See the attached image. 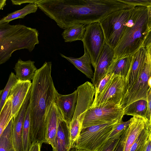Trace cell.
<instances>
[{
    "label": "cell",
    "instance_id": "cell-35",
    "mask_svg": "<svg viewBox=\"0 0 151 151\" xmlns=\"http://www.w3.org/2000/svg\"><path fill=\"white\" fill-rule=\"evenodd\" d=\"M41 146L38 142H32L28 151H40Z\"/></svg>",
    "mask_w": 151,
    "mask_h": 151
},
{
    "label": "cell",
    "instance_id": "cell-28",
    "mask_svg": "<svg viewBox=\"0 0 151 151\" xmlns=\"http://www.w3.org/2000/svg\"><path fill=\"white\" fill-rule=\"evenodd\" d=\"M18 80V79L14 73L11 72L6 85L3 90L2 94L0 99V112L9 95L12 88Z\"/></svg>",
    "mask_w": 151,
    "mask_h": 151
},
{
    "label": "cell",
    "instance_id": "cell-6",
    "mask_svg": "<svg viewBox=\"0 0 151 151\" xmlns=\"http://www.w3.org/2000/svg\"><path fill=\"white\" fill-rule=\"evenodd\" d=\"M146 48L147 55L142 70L135 82L127 91L120 102V105L123 109L137 100H147L148 89L151 88L148 85V81L151 77V46Z\"/></svg>",
    "mask_w": 151,
    "mask_h": 151
},
{
    "label": "cell",
    "instance_id": "cell-27",
    "mask_svg": "<svg viewBox=\"0 0 151 151\" xmlns=\"http://www.w3.org/2000/svg\"><path fill=\"white\" fill-rule=\"evenodd\" d=\"M12 96L9 95L0 112V137L11 119Z\"/></svg>",
    "mask_w": 151,
    "mask_h": 151
},
{
    "label": "cell",
    "instance_id": "cell-23",
    "mask_svg": "<svg viewBox=\"0 0 151 151\" xmlns=\"http://www.w3.org/2000/svg\"><path fill=\"white\" fill-rule=\"evenodd\" d=\"M38 8L36 3H29L22 9L9 14L0 19V23H9L19 18H24L27 15L36 12Z\"/></svg>",
    "mask_w": 151,
    "mask_h": 151
},
{
    "label": "cell",
    "instance_id": "cell-21",
    "mask_svg": "<svg viewBox=\"0 0 151 151\" xmlns=\"http://www.w3.org/2000/svg\"><path fill=\"white\" fill-rule=\"evenodd\" d=\"M86 25L82 24H76L64 29L62 35L65 42H70L76 40H82Z\"/></svg>",
    "mask_w": 151,
    "mask_h": 151
},
{
    "label": "cell",
    "instance_id": "cell-14",
    "mask_svg": "<svg viewBox=\"0 0 151 151\" xmlns=\"http://www.w3.org/2000/svg\"><path fill=\"white\" fill-rule=\"evenodd\" d=\"M114 57L113 50L106 44L100 56L91 81L95 87L107 74Z\"/></svg>",
    "mask_w": 151,
    "mask_h": 151
},
{
    "label": "cell",
    "instance_id": "cell-1",
    "mask_svg": "<svg viewBox=\"0 0 151 151\" xmlns=\"http://www.w3.org/2000/svg\"><path fill=\"white\" fill-rule=\"evenodd\" d=\"M51 62H45L37 70L31 88L29 105L32 143L38 142L41 145L47 143V116L58 92L51 76Z\"/></svg>",
    "mask_w": 151,
    "mask_h": 151
},
{
    "label": "cell",
    "instance_id": "cell-22",
    "mask_svg": "<svg viewBox=\"0 0 151 151\" xmlns=\"http://www.w3.org/2000/svg\"><path fill=\"white\" fill-rule=\"evenodd\" d=\"M13 120V117L10 120L0 137V151H16L12 136Z\"/></svg>",
    "mask_w": 151,
    "mask_h": 151
},
{
    "label": "cell",
    "instance_id": "cell-31",
    "mask_svg": "<svg viewBox=\"0 0 151 151\" xmlns=\"http://www.w3.org/2000/svg\"><path fill=\"white\" fill-rule=\"evenodd\" d=\"M112 74H107L100 81L97 85L95 87L96 92L94 99H96L103 91L110 80Z\"/></svg>",
    "mask_w": 151,
    "mask_h": 151
},
{
    "label": "cell",
    "instance_id": "cell-16",
    "mask_svg": "<svg viewBox=\"0 0 151 151\" xmlns=\"http://www.w3.org/2000/svg\"><path fill=\"white\" fill-rule=\"evenodd\" d=\"M147 55L145 47L139 49L132 55V61L129 71L125 80L129 89L140 73L145 63Z\"/></svg>",
    "mask_w": 151,
    "mask_h": 151
},
{
    "label": "cell",
    "instance_id": "cell-10",
    "mask_svg": "<svg viewBox=\"0 0 151 151\" xmlns=\"http://www.w3.org/2000/svg\"><path fill=\"white\" fill-rule=\"evenodd\" d=\"M130 120L128 127L121 136L120 142L123 147L122 151H129L142 131L151 124L146 118L138 115L133 116Z\"/></svg>",
    "mask_w": 151,
    "mask_h": 151
},
{
    "label": "cell",
    "instance_id": "cell-34",
    "mask_svg": "<svg viewBox=\"0 0 151 151\" xmlns=\"http://www.w3.org/2000/svg\"><path fill=\"white\" fill-rule=\"evenodd\" d=\"M38 0H11L12 4L15 5H21L26 3H36Z\"/></svg>",
    "mask_w": 151,
    "mask_h": 151
},
{
    "label": "cell",
    "instance_id": "cell-5",
    "mask_svg": "<svg viewBox=\"0 0 151 151\" xmlns=\"http://www.w3.org/2000/svg\"><path fill=\"white\" fill-rule=\"evenodd\" d=\"M134 7L113 12L99 22L104 32L106 44L113 50L120 41Z\"/></svg>",
    "mask_w": 151,
    "mask_h": 151
},
{
    "label": "cell",
    "instance_id": "cell-2",
    "mask_svg": "<svg viewBox=\"0 0 151 151\" xmlns=\"http://www.w3.org/2000/svg\"><path fill=\"white\" fill-rule=\"evenodd\" d=\"M151 6H135L120 41L113 50V59L132 55L141 48L151 44Z\"/></svg>",
    "mask_w": 151,
    "mask_h": 151
},
{
    "label": "cell",
    "instance_id": "cell-7",
    "mask_svg": "<svg viewBox=\"0 0 151 151\" xmlns=\"http://www.w3.org/2000/svg\"><path fill=\"white\" fill-rule=\"evenodd\" d=\"M123 111L120 105L112 103H104L95 107L91 106L85 114L82 129L122 119Z\"/></svg>",
    "mask_w": 151,
    "mask_h": 151
},
{
    "label": "cell",
    "instance_id": "cell-36",
    "mask_svg": "<svg viewBox=\"0 0 151 151\" xmlns=\"http://www.w3.org/2000/svg\"><path fill=\"white\" fill-rule=\"evenodd\" d=\"M145 151H151V136L148 139Z\"/></svg>",
    "mask_w": 151,
    "mask_h": 151
},
{
    "label": "cell",
    "instance_id": "cell-25",
    "mask_svg": "<svg viewBox=\"0 0 151 151\" xmlns=\"http://www.w3.org/2000/svg\"><path fill=\"white\" fill-rule=\"evenodd\" d=\"M147 100L140 99L130 104L123 109L124 115H138L145 118Z\"/></svg>",
    "mask_w": 151,
    "mask_h": 151
},
{
    "label": "cell",
    "instance_id": "cell-39",
    "mask_svg": "<svg viewBox=\"0 0 151 151\" xmlns=\"http://www.w3.org/2000/svg\"><path fill=\"white\" fill-rule=\"evenodd\" d=\"M77 151H85V150H78Z\"/></svg>",
    "mask_w": 151,
    "mask_h": 151
},
{
    "label": "cell",
    "instance_id": "cell-37",
    "mask_svg": "<svg viewBox=\"0 0 151 151\" xmlns=\"http://www.w3.org/2000/svg\"><path fill=\"white\" fill-rule=\"evenodd\" d=\"M6 0H0V10H3L4 6L6 5Z\"/></svg>",
    "mask_w": 151,
    "mask_h": 151
},
{
    "label": "cell",
    "instance_id": "cell-26",
    "mask_svg": "<svg viewBox=\"0 0 151 151\" xmlns=\"http://www.w3.org/2000/svg\"><path fill=\"white\" fill-rule=\"evenodd\" d=\"M151 136V124H150L142 131L133 144L129 151H145L148 139Z\"/></svg>",
    "mask_w": 151,
    "mask_h": 151
},
{
    "label": "cell",
    "instance_id": "cell-19",
    "mask_svg": "<svg viewBox=\"0 0 151 151\" xmlns=\"http://www.w3.org/2000/svg\"><path fill=\"white\" fill-rule=\"evenodd\" d=\"M132 61V55H128L113 59L107 74H113L124 78L125 79L130 70Z\"/></svg>",
    "mask_w": 151,
    "mask_h": 151
},
{
    "label": "cell",
    "instance_id": "cell-3",
    "mask_svg": "<svg viewBox=\"0 0 151 151\" xmlns=\"http://www.w3.org/2000/svg\"><path fill=\"white\" fill-rule=\"evenodd\" d=\"M38 31L21 24L0 23V65L5 63L16 50L26 49L29 52L39 43Z\"/></svg>",
    "mask_w": 151,
    "mask_h": 151
},
{
    "label": "cell",
    "instance_id": "cell-18",
    "mask_svg": "<svg viewBox=\"0 0 151 151\" xmlns=\"http://www.w3.org/2000/svg\"><path fill=\"white\" fill-rule=\"evenodd\" d=\"M35 62L30 60L23 61L19 59L14 68L16 77L19 81H30L32 80L37 70Z\"/></svg>",
    "mask_w": 151,
    "mask_h": 151
},
{
    "label": "cell",
    "instance_id": "cell-32",
    "mask_svg": "<svg viewBox=\"0 0 151 151\" xmlns=\"http://www.w3.org/2000/svg\"><path fill=\"white\" fill-rule=\"evenodd\" d=\"M127 4L136 6H142L148 7L151 6V0H120Z\"/></svg>",
    "mask_w": 151,
    "mask_h": 151
},
{
    "label": "cell",
    "instance_id": "cell-38",
    "mask_svg": "<svg viewBox=\"0 0 151 151\" xmlns=\"http://www.w3.org/2000/svg\"><path fill=\"white\" fill-rule=\"evenodd\" d=\"M122 150L123 147L119 141L115 151H122Z\"/></svg>",
    "mask_w": 151,
    "mask_h": 151
},
{
    "label": "cell",
    "instance_id": "cell-29",
    "mask_svg": "<svg viewBox=\"0 0 151 151\" xmlns=\"http://www.w3.org/2000/svg\"><path fill=\"white\" fill-rule=\"evenodd\" d=\"M130 119L126 122L122 121L117 124L111 132L108 139H113L121 137L128 127Z\"/></svg>",
    "mask_w": 151,
    "mask_h": 151
},
{
    "label": "cell",
    "instance_id": "cell-30",
    "mask_svg": "<svg viewBox=\"0 0 151 151\" xmlns=\"http://www.w3.org/2000/svg\"><path fill=\"white\" fill-rule=\"evenodd\" d=\"M120 138L121 137L113 139H108L98 151H115Z\"/></svg>",
    "mask_w": 151,
    "mask_h": 151
},
{
    "label": "cell",
    "instance_id": "cell-15",
    "mask_svg": "<svg viewBox=\"0 0 151 151\" xmlns=\"http://www.w3.org/2000/svg\"><path fill=\"white\" fill-rule=\"evenodd\" d=\"M53 151H70L71 149L69 125L61 115L58 119Z\"/></svg>",
    "mask_w": 151,
    "mask_h": 151
},
{
    "label": "cell",
    "instance_id": "cell-12",
    "mask_svg": "<svg viewBox=\"0 0 151 151\" xmlns=\"http://www.w3.org/2000/svg\"><path fill=\"white\" fill-rule=\"evenodd\" d=\"M31 88L19 111L13 117L12 136L13 144L16 151H22L23 127L26 111L29 103Z\"/></svg>",
    "mask_w": 151,
    "mask_h": 151
},
{
    "label": "cell",
    "instance_id": "cell-9",
    "mask_svg": "<svg viewBox=\"0 0 151 151\" xmlns=\"http://www.w3.org/2000/svg\"><path fill=\"white\" fill-rule=\"evenodd\" d=\"M127 90L125 78L112 74L103 91L96 99H94L91 106L95 107L104 103L120 105Z\"/></svg>",
    "mask_w": 151,
    "mask_h": 151
},
{
    "label": "cell",
    "instance_id": "cell-33",
    "mask_svg": "<svg viewBox=\"0 0 151 151\" xmlns=\"http://www.w3.org/2000/svg\"><path fill=\"white\" fill-rule=\"evenodd\" d=\"M147 105L145 115V118L149 121L151 122V88H150L148 89L147 93Z\"/></svg>",
    "mask_w": 151,
    "mask_h": 151
},
{
    "label": "cell",
    "instance_id": "cell-4",
    "mask_svg": "<svg viewBox=\"0 0 151 151\" xmlns=\"http://www.w3.org/2000/svg\"><path fill=\"white\" fill-rule=\"evenodd\" d=\"M122 119L82 129L74 147L77 151H98L108 140L111 132Z\"/></svg>",
    "mask_w": 151,
    "mask_h": 151
},
{
    "label": "cell",
    "instance_id": "cell-24",
    "mask_svg": "<svg viewBox=\"0 0 151 151\" xmlns=\"http://www.w3.org/2000/svg\"><path fill=\"white\" fill-rule=\"evenodd\" d=\"M31 144L30 108L29 103L26 111L23 127L22 135V151H28Z\"/></svg>",
    "mask_w": 151,
    "mask_h": 151
},
{
    "label": "cell",
    "instance_id": "cell-11",
    "mask_svg": "<svg viewBox=\"0 0 151 151\" xmlns=\"http://www.w3.org/2000/svg\"><path fill=\"white\" fill-rule=\"evenodd\" d=\"M78 96L77 90L71 94L65 95L60 94L58 92L54 101L58 110L69 125L74 115Z\"/></svg>",
    "mask_w": 151,
    "mask_h": 151
},
{
    "label": "cell",
    "instance_id": "cell-20",
    "mask_svg": "<svg viewBox=\"0 0 151 151\" xmlns=\"http://www.w3.org/2000/svg\"><path fill=\"white\" fill-rule=\"evenodd\" d=\"M84 48V54L79 58L67 57L60 53V55L72 63L79 70L88 78L92 79L94 73L91 68V61L90 57L86 49Z\"/></svg>",
    "mask_w": 151,
    "mask_h": 151
},
{
    "label": "cell",
    "instance_id": "cell-13",
    "mask_svg": "<svg viewBox=\"0 0 151 151\" xmlns=\"http://www.w3.org/2000/svg\"><path fill=\"white\" fill-rule=\"evenodd\" d=\"M31 85V81L18 80L12 88L9 95L12 96V117H14L19 111Z\"/></svg>",
    "mask_w": 151,
    "mask_h": 151
},
{
    "label": "cell",
    "instance_id": "cell-8",
    "mask_svg": "<svg viewBox=\"0 0 151 151\" xmlns=\"http://www.w3.org/2000/svg\"><path fill=\"white\" fill-rule=\"evenodd\" d=\"M88 52L95 69L106 44L104 32L99 22L87 25L81 40Z\"/></svg>",
    "mask_w": 151,
    "mask_h": 151
},
{
    "label": "cell",
    "instance_id": "cell-17",
    "mask_svg": "<svg viewBox=\"0 0 151 151\" xmlns=\"http://www.w3.org/2000/svg\"><path fill=\"white\" fill-rule=\"evenodd\" d=\"M61 115L54 102L47 116L46 129L47 144L50 145L52 147L57 132L58 119Z\"/></svg>",
    "mask_w": 151,
    "mask_h": 151
}]
</instances>
